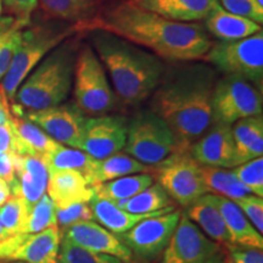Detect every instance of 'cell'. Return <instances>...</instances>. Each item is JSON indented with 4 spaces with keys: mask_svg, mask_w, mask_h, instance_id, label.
Here are the masks:
<instances>
[{
    "mask_svg": "<svg viewBox=\"0 0 263 263\" xmlns=\"http://www.w3.org/2000/svg\"><path fill=\"white\" fill-rule=\"evenodd\" d=\"M84 29L114 33L171 61L199 60L212 45L203 26L171 21L138 8L129 0L103 10Z\"/></svg>",
    "mask_w": 263,
    "mask_h": 263,
    "instance_id": "cell-1",
    "label": "cell"
},
{
    "mask_svg": "<svg viewBox=\"0 0 263 263\" xmlns=\"http://www.w3.org/2000/svg\"><path fill=\"white\" fill-rule=\"evenodd\" d=\"M217 73L206 64H186L163 72L153 93V110L168 124L182 146L206 133L211 124Z\"/></svg>",
    "mask_w": 263,
    "mask_h": 263,
    "instance_id": "cell-2",
    "label": "cell"
},
{
    "mask_svg": "<svg viewBox=\"0 0 263 263\" xmlns=\"http://www.w3.org/2000/svg\"><path fill=\"white\" fill-rule=\"evenodd\" d=\"M91 31L95 54L110 74L118 98L136 105L150 97L164 72L162 59L114 33Z\"/></svg>",
    "mask_w": 263,
    "mask_h": 263,
    "instance_id": "cell-3",
    "label": "cell"
},
{
    "mask_svg": "<svg viewBox=\"0 0 263 263\" xmlns=\"http://www.w3.org/2000/svg\"><path fill=\"white\" fill-rule=\"evenodd\" d=\"M78 50L73 37L52 49L20 85L15 97L20 106L38 111L64 103L73 85Z\"/></svg>",
    "mask_w": 263,
    "mask_h": 263,
    "instance_id": "cell-4",
    "label": "cell"
},
{
    "mask_svg": "<svg viewBox=\"0 0 263 263\" xmlns=\"http://www.w3.org/2000/svg\"><path fill=\"white\" fill-rule=\"evenodd\" d=\"M81 31L77 25L57 21L33 26L22 31V38L9 71L2 83V93L6 100H15L16 93L27 76L59 44Z\"/></svg>",
    "mask_w": 263,
    "mask_h": 263,
    "instance_id": "cell-5",
    "label": "cell"
},
{
    "mask_svg": "<svg viewBox=\"0 0 263 263\" xmlns=\"http://www.w3.org/2000/svg\"><path fill=\"white\" fill-rule=\"evenodd\" d=\"M182 146L172 129L151 110H141L128 122L124 150L146 166H155Z\"/></svg>",
    "mask_w": 263,
    "mask_h": 263,
    "instance_id": "cell-6",
    "label": "cell"
},
{
    "mask_svg": "<svg viewBox=\"0 0 263 263\" xmlns=\"http://www.w3.org/2000/svg\"><path fill=\"white\" fill-rule=\"evenodd\" d=\"M73 91L77 106L84 114L104 115L116 105V95L107 80L106 72L93 49L78 50L73 74Z\"/></svg>",
    "mask_w": 263,
    "mask_h": 263,
    "instance_id": "cell-7",
    "label": "cell"
},
{
    "mask_svg": "<svg viewBox=\"0 0 263 263\" xmlns=\"http://www.w3.org/2000/svg\"><path fill=\"white\" fill-rule=\"evenodd\" d=\"M224 76H235L262 89L263 32L248 38L212 44L202 58Z\"/></svg>",
    "mask_w": 263,
    "mask_h": 263,
    "instance_id": "cell-8",
    "label": "cell"
},
{
    "mask_svg": "<svg viewBox=\"0 0 263 263\" xmlns=\"http://www.w3.org/2000/svg\"><path fill=\"white\" fill-rule=\"evenodd\" d=\"M262 89L235 76L216 81L212 94L211 123L233 126L239 120L262 116Z\"/></svg>",
    "mask_w": 263,
    "mask_h": 263,
    "instance_id": "cell-9",
    "label": "cell"
},
{
    "mask_svg": "<svg viewBox=\"0 0 263 263\" xmlns=\"http://www.w3.org/2000/svg\"><path fill=\"white\" fill-rule=\"evenodd\" d=\"M190 147H180L155 164L157 183L171 199L182 206H189L209 193L202 178L201 166L194 160Z\"/></svg>",
    "mask_w": 263,
    "mask_h": 263,
    "instance_id": "cell-10",
    "label": "cell"
},
{
    "mask_svg": "<svg viewBox=\"0 0 263 263\" xmlns=\"http://www.w3.org/2000/svg\"><path fill=\"white\" fill-rule=\"evenodd\" d=\"M228 250L206 236L185 215L174 229L163 250L161 263H226Z\"/></svg>",
    "mask_w": 263,
    "mask_h": 263,
    "instance_id": "cell-11",
    "label": "cell"
},
{
    "mask_svg": "<svg viewBox=\"0 0 263 263\" xmlns=\"http://www.w3.org/2000/svg\"><path fill=\"white\" fill-rule=\"evenodd\" d=\"M182 213L178 210L143 219L120 239L133 254L144 259H153L166 249Z\"/></svg>",
    "mask_w": 263,
    "mask_h": 263,
    "instance_id": "cell-12",
    "label": "cell"
},
{
    "mask_svg": "<svg viewBox=\"0 0 263 263\" xmlns=\"http://www.w3.org/2000/svg\"><path fill=\"white\" fill-rule=\"evenodd\" d=\"M22 116L37 124L58 143L80 149L87 117L76 103L60 104L44 110L22 112Z\"/></svg>",
    "mask_w": 263,
    "mask_h": 263,
    "instance_id": "cell-13",
    "label": "cell"
},
{
    "mask_svg": "<svg viewBox=\"0 0 263 263\" xmlns=\"http://www.w3.org/2000/svg\"><path fill=\"white\" fill-rule=\"evenodd\" d=\"M127 132L128 121L123 116L100 115L87 118L80 150L97 160L106 159L124 149Z\"/></svg>",
    "mask_w": 263,
    "mask_h": 263,
    "instance_id": "cell-14",
    "label": "cell"
},
{
    "mask_svg": "<svg viewBox=\"0 0 263 263\" xmlns=\"http://www.w3.org/2000/svg\"><path fill=\"white\" fill-rule=\"evenodd\" d=\"M190 154L200 166L234 168L235 145L232 126L213 123V127L192 146Z\"/></svg>",
    "mask_w": 263,
    "mask_h": 263,
    "instance_id": "cell-15",
    "label": "cell"
},
{
    "mask_svg": "<svg viewBox=\"0 0 263 263\" xmlns=\"http://www.w3.org/2000/svg\"><path fill=\"white\" fill-rule=\"evenodd\" d=\"M62 238L88 251L115 256L124 262L132 259V251L123 244L120 236L95 222H81L68 227L65 229Z\"/></svg>",
    "mask_w": 263,
    "mask_h": 263,
    "instance_id": "cell-16",
    "label": "cell"
},
{
    "mask_svg": "<svg viewBox=\"0 0 263 263\" xmlns=\"http://www.w3.org/2000/svg\"><path fill=\"white\" fill-rule=\"evenodd\" d=\"M132 4L147 11L182 24L205 21L218 9V0H129Z\"/></svg>",
    "mask_w": 263,
    "mask_h": 263,
    "instance_id": "cell-17",
    "label": "cell"
},
{
    "mask_svg": "<svg viewBox=\"0 0 263 263\" xmlns=\"http://www.w3.org/2000/svg\"><path fill=\"white\" fill-rule=\"evenodd\" d=\"M15 176L18 182L17 195L27 203L29 211L47 192L49 173L41 157L12 154Z\"/></svg>",
    "mask_w": 263,
    "mask_h": 263,
    "instance_id": "cell-18",
    "label": "cell"
},
{
    "mask_svg": "<svg viewBox=\"0 0 263 263\" xmlns=\"http://www.w3.org/2000/svg\"><path fill=\"white\" fill-rule=\"evenodd\" d=\"M47 192L57 209L89 202L94 196L93 186L88 184L83 174L70 170L49 174Z\"/></svg>",
    "mask_w": 263,
    "mask_h": 263,
    "instance_id": "cell-19",
    "label": "cell"
},
{
    "mask_svg": "<svg viewBox=\"0 0 263 263\" xmlns=\"http://www.w3.org/2000/svg\"><path fill=\"white\" fill-rule=\"evenodd\" d=\"M185 216L194 224L199 227L203 234L213 241L226 246L227 250L230 246H235L230 238L224 219L216 205L213 194L207 193L189 205Z\"/></svg>",
    "mask_w": 263,
    "mask_h": 263,
    "instance_id": "cell-20",
    "label": "cell"
},
{
    "mask_svg": "<svg viewBox=\"0 0 263 263\" xmlns=\"http://www.w3.org/2000/svg\"><path fill=\"white\" fill-rule=\"evenodd\" d=\"M10 124L14 133L15 154L18 155L37 156L44 160L45 156L60 145V143L24 116H15L11 114Z\"/></svg>",
    "mask_w": 263,
    "mask_h": 263,
    "instance_id": "cell-21",
    "label": "cell"
},
{
    "mask_svg": "<svg viewBox=\"0 0 263 263\" xmlns=\"http://www.w3.org/2000/svg\"><path fill=\"white\" fill-rule=\"evenodd\" d=\"M62 233L58 224L29 234L26 241L14 252L9 261L26 263H58Z\"/></svg>",
    "mask_w": 263,
    "mask_h": 263,
    "instance_id": "cell-22",
    "label": "cell"
},
{
    "mask_svg": "<svg viewBox=\"0 0 263 263\" xmlns=\"http://www.w3.org/2000/svg\"><path fill=\"white\" fill-rule=\"evenodd\" d=\"M215 196V202L224 219L229 230L233 244L240 248L261 249L263 248V238L254 228V226L246 218L244 212L232 200L219 195Z\"/></svg>",
    "mask_w": 263,
    "mask_h": 263,
    "instance_id": "cell-23",
    "label": "cell"
},
{
    "mask_svg": "<svg viewBox=\"0 0 263 263\" xmlns=\"http://www.w3.org/2000/svg\"><path fill=\"white\" fill-rule=\"evenodd\" d=\"M235 145V167L263 154V117L252 116L239 120L232 126Z\"/></svg>",
    "mask_w": 263,
    "mask_h": 263,
    "instance_id": "cell-24",
    "label": "cell"
},
{
    "mask_svg": "<svg viewBox=\"0 0 263 263\" xmlns=\"http://www.w3.org/2000/svg\"><path fill=\"white\" fill-rule=\"evenodd\" d=\"M89 206L93 211V216L97 221L103 224L107 230L112 232L114 234H123L133 228L134 226L143 221V219L149 218V217L162 215V213L171 212L174 210V206H170L167 209L161 210V211L153 213H144V215H134L123 210L117 209L112 202L108 200L100 199L98 196H93L89 201Z\"/></svg>",
    "mask_w": 263,
    "mask_h": 263,
    "instance_id": "cell-25",
    "label": "cell"
},
{
    "mask_svg": "<svg viewBox=\"0 0 263 263\" xmlns=\"http://www.w3.org/2000/svg\"><path fill=\"white\" fill-rule=\"evenodd\" d=\"M205 29L221 42H233L254 35L262 31V27L252 20L232 14L219 6L205 20Z\"/></svg>",
    "mask_w": 263,
    "mask_h": 263,
    "instance_id": "cell-26",
    "label": "cell"
},
{
    "mask_svg": "<svg viewBox=\"0 0 263 263\" xmlns=\"http://www.w3.org/2000/svg\"><path fill=\"white\" fill-rule=\"evenodd\" d=\"M41 5L50 17L84 29L98 15L100 0H41Z\"/></svg>",
    "mask_w": 263,
    "mask_h": 263,
    "instance_id": "cell-27",
    "label": "cell"
},
{
    "mask_svg": "<svg viewBox=\"0 0 263 263\" xmlns=\"http://www.w3.org/2000/svg\"><path fill=\"white\" fill-rule=\"evenodd\" d=\"M150 170V166L139 162L132 156H128L127 154L117 153L106 159L98 160L88 183L90 186H95L98 184L130 176V174L147 173Z\"/></svg>",
    "mask_w": 263,
    "mask_h": 263,
    "instance_id": "cell-28",
    "label": "cell"
},
{
    "mask_svg": "<svg viewBox=\"0 0 263 263\" xmlns=\"http://www.w3.org/2000/svg\"><path fill=\"white\" fill-rule=\"evenodd\" d=\"M43 161L47 166L49 174L58 172V171H77L83 174L87 182H89L90 174L98 162L97 159L88 155L83 150L66 147L62 144L48 156H45Z\"/></svg>",
    "mask_w": 263,
    "mask_h": 263,
    "instance_id": "cell-29",
    "label": "cell"
},
{
    "mask_svg": "<svg viewBox=\"0 0 263 263\" xmlns=\"http://www.w3.org/2000/svg\"><path fill=\"white\" fill-rule=\"evenodd\" d=\"M153 184L154 178L151 174L139 173L98 184L93 186V190L95 196L108 201H115V200L130 199Z\"/></svg>",
    "mask_w": 263,
    "mask_h": 263,
    "instance_id": "cell-30",
    "label": "cell"
},
{
    "mask_svg": "<svg viewBox=\"0 0 263 263\" xmlns=\"http://www.w3.org/2000/svg\"><path fill=\"white\" fill-rule=\"evenodd\" d=\"M201 172L203 182L210 194L223 196L232 201L251 194L244 184L236 178L233 170L201 166Z\"/></svg>",
    "mask_w": 263,
    "mask_h": 263,
    "instance_id": "cell-31",
    "label": "cell"
},
{
    "mask_svg": "<svg viewBox=\"0 0 263 263\" xmlns=\"http://www.w3.org/2000/svg\"><path fill=\"white\" fill-rule=\"evenodd\" d=\"M26 28L14 17L0 18V80L9 71Z\"/></svg>",
    "mask_w": 263,
    "mask_h": 263,
    "instance_id": "cell-32",
    "label": "cell"
},
{
    "mask_svg": "<svg viewBox=\"0 0 263 263\" xmlns=\"http://www.w3.org/2000/svg\"><path fill=\"white\" fill-rule=\"evenodd\" d=\"M170 206H173L172 199L157 183L137 194L136 196L128 199L124 206V211L134 213V215H144V213L161 211Z\"/></svg>",
    "mask_w": 263,
    "mask_h": 263,
    "instance_id": "cell-33",
    "label": "cell"
},
{
    "mask_svg": "<svg viewBox=\"0 0 263 263\" xmlns=\"http://www.w3.org/2000/svg\"><path fill=\"white\" fill-rule=\"evenodd\" d=\"M29 209L22 197L12 196L0 207V222L11 234H26Z\"/></svg>",
    "mask_w": 263,
    "mask_h": 263,
    "instance_id": "cell-34",
    "label": "cell"
},
{
    "mask_svg": "<svg viewBox=\"0 0 263 263\" xmlns=\"http://www.w3.org/2000/svg\"><path fill=\"white\" fill-rule=\"evenodd\" d=\"M58 263H128L115 256L97 254L74 245L66 238L61 239Z\"/></svg>",
    "mask_w": 263,
    "mask_h": 263,
    "instance_id": "cell-35",
    "label": "cell"
},
{
    "mask_svg": "<svg viewBox=\"0 0 263 263\" xmlns=\"http://www.w3.org/2000/svg\"><path fill=\"white\" fill-rule=\"evenodd\" d=\"M52 226H57V207L44 194L29 211L26 234H35Z\"/></svg>",
    "mask_w": 263,
    "mask_h": 263,
    "instance_id": "cell-36",
    "label": "cell"
},
{
    "mask_svg": "<svg viewBox=\"0 0 263 263\" xmlns=\"http://www.w3.org/2000/svg\"><path fill=\"white\" fill-rule=\"evenodd\" d=\"M235 177L256 196H263V157L234 167Z\"/></svg>",
    "mask_w": 263,
    "mask_h": 263,
    "instance_id": "cell-37",
    "label": "cell"
},
{
    "mask_svg": "<svg viewBox=\"0 0 263 263\" xmlns=\"http://www.w3.org/2000/svg\"><path fill=\"white\" fill-rule=\"evenodd\" d=\"M226 11L250 18L261 26L263 24V6L257 0H218Z\"/></svg>",
    "mask_w": 263,
    "mask_h": 263,
    "instance_id": "cell-38",
    "label": "cell"
},
{
    "mask_svg": "<svg viewBox=\"0 0 263 263\" xmlns=\"http://www.w3.org/2000/svg\"><path fill=\"white\" fill-rule=\"evenodd\" d=\"M91 219H94V216L89 202L74 203L64 209H57V224L65 229L77 223L91 221Z\"/></svg>",
    "mask_w": 263,
    "mask_h": 263,
    "instance_id": "cell-39",
    "label": "cell"
},
{
    "mask_svg": "<svg viewBox=\"0 0 263 263\" xmlns=\"http://www.w3.org/2000/svg\"><path fill=\"white\" fill-rule=\"evenodd\" d=\"M259 234L263 233V200L256 195H246L234 201Z\"/></svg>",
    "mask_w": 263,
    "mask_h": 263,
    "instance_id": "cell-40",
    "label": "cell"
},
{
    "mask_svg": "<svg viewBox=\"0 0 263 263\" xmlns=\"http://www.w3.org/2000/svg\"><path fill=\"white\" fill-rule=\"evenodd\" d=\"M29 234H11L0 222V261H9L14 252L26 241Z\"/></svg>",
    "mask_w": 263,
    "mask_h": 263,
    "instance_id": "cell-41",
    "label": "cell"
},
{
    "mask_svg": "<svg viewBox=\"0 0 263 263\" xmlns=\"http://www.w3.org/2000/svg\"><path fill=\"white\" fill-rule=\"evenodd\" d=\"M3 3L14 15V18L17 20L25 27L29 25L32 12L38 5V0H3Z\"/></svg>",
    "mask_w": 263,
    "mask_h": 263,
    "instance_id": "cell-42",
    "label": "cell"
},
{
    "mask_svg": "<svg viewBox=\"0 0 263 263\" xmlns=\"http://www.w3.org/2000/svg\"><path fill=\"white\" fill-rule=\"evenodd\" d=\"M228 252L230 261L233 263H263V252L261 249L230 246Z\"/></svg>",
    "mask_w": 263,
    "mask_h": 263,
    "instance_id": "cell-43",
    "label": "cell"
},
{
    "mask_svg": "<svg viewBox=\"0 0 263 263\" xmlns=\"http://www.w3.org/2000/svg\"><path fill=\"white\" fill-rule=\"evenodd\" d=\"M0 178L4 179L9 186L16 182L12 154H0Z\"/></svg>",
    "mask_w": 263,
    "mask_h": 263,
    "instance_id": "cell-44",
    "label": "cell"
},
{
    "mask_svg": "<svg viewBox=\"0 0 263 263\" xmlns=\"http://www.w3.org/2000/svg\"><path fill=\"white\" fill-rule=\"evenodd\" d=\"M15 154L14 133L10 120L8 123L0 126V154Z\"/></svg>",
    "mask_w": 263,
    "mask_h": 263,
    "instance_id": "cell-45",
    "label": "cell"
},
{
    "mask_svg": "<svg viewBox=\"0 0 263 263\" xmlns=\"http://www.w3.org/2000/svg\"><path fill=\"white\" fill-rule=\"evenodd\" d=\"M10 116H11V111H10L6 98L4 97V94L2 93V95H0V126L8 123Z\"/></svg>",
    "mask_w": 263,
    "mask_h": 263,
    "instance_id": "cell-46",
    "label": "cell"
},
{
    "mask_svg": "<svg viewBox=\"0 0 263 263\" xmlns=\"http://www.w3.org/2000/svg\"><path fill=\"white\" fill-rule=\"evenodd\" d=\"M11 196V190H10L9 184L4 179L0 178V207L8 201Z\"/></svg>",
    "mask_w": 263,
    "mask_h": 263,
    "instance_id": "cell-47",
    "label": "cell"
},
{
    "mask_svg": "<svg viewBox=\"0 0 263 263\" xmlns=\"http://www.w3.org/2000/svg\"><path fill=\"white\" fill-rule=\"evenodd\" d=\"M0 263H26L21 261H0Z\"/></svg>",
    "mask_w": 263,
    "mask_h": 263,
    "instance_id": "cell-48",
    "label": "cell"
},
{
    "mask_svg": "<svg viewBox=\"0 0 263 263\" xmlns=\"http://www.w3.org/2000/svg\"><path fill=\"white\" fill-rule=\"evenodd\" d=\"M3 12V0H0V15H2Z\"/></svg>",
    "mask_w": 263,
    "mask_h": 263,
    "instance_id": "cell-49",
    "label": "cell"
},
{
    "mask_svg": "<svg viewBox=\"0 0 263 263\" xmlns=\"http://www.w3.org/2000/svg\"><path fill=\"white\" fill-rule=\"evenodd\" d=\"M257 3H258V4L261 5V6H263V0H257Z\"/></svg>",
    "mask_w": 263,
    "mask_h": 263,
    "instance_id": "cell-50",
    "label": "cell"
},
{
    "mask_svg": "<svg viewBox=\"0 0 263 263\" xmlns=\"http://www.w3.org/2000/svg\"><path fill=\"white\" fill-rule=\"evenodd\" d=\"M226 263H233L232 261H230V258H228V259H227V262Z\"/></svg>",
    "mask_w": 263,
    "mask_h": 263,
    "instance_id": "cell-51",
    "label": "cell"
},
{
    "mask_svg": "<svg viewBox=\"0 0 263 263\" xmlns=\"http://www.w3.org/2000/svg\"><path fill=\"white\" fill-rule=\"evenodd\" d=\"M0 95H2V91H0Z\"/></svg>",
    "mask_w": 263,
    "mask_h": 263,
    "instance_id": "cell-52",
    "label": "cell"
}]
</instances>
